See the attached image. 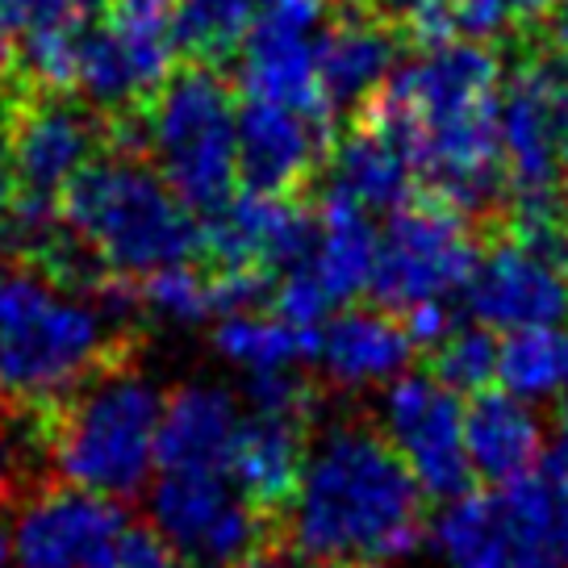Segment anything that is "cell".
<instances>
[{
    "label": "cell",
    "instance_id": "1",
    "mask_svg": "<svg viewBox=\"0 0 568 568\" xmlns=\"http://www.w3.org/2000/svg\"><path fill=\"white\" fill-rule=\"evenodd\" d=\"M430 531L426 494L389 430L368 418L335 426L305 464L284 544L331 565L409 556Z\"/></svg>",
    "mask_w": 568,
    "mask_h": 568
},
{
    "label": "cell",
    "instance_id": "2",
    "mask_svg": "<svg viewBox=\"0 0 568 568\" xmlns=\"http://www.w3.org/2000/svg\"><path fill=\"white\" fill-rule=\"evenodd\" d=\"M160 423V393L134 373V359L101 368L51 406L21 414V426L34 435L59 480L113 501L146 485Z\"/></svg>",
    "mask_w": 568,
    "mask_h": 568
},
{
    "label": "cell",
    "instance_id": "3",
    "mask_svg": "<svg viewBox=\"0 0 568 568\" xmlns=\"http://www.w3.org/2000/svg\"><path fill=\"white\" fill-rule=\"evenodd\" d=\"M122 359H134V338L109 331L101 310L0 260V406L34 414Z\"/></svg>",
    "mask_w": 568,
    "mask_h": 568
},
{
    "label": "cell",
    "instance_id": "4",
    "mask_svg": "<svg viewBox=\"0 0 568 568\" xmlns=\"http://www.w3.org/2000/svg\"><path fill=\"white\" fill-rule=\"evenodd\" d=\"M59 213L113 276H151L193 264L201 247L196 213L172 193L155 163L97 155L59 196Z\"/></svg>",
    "mask_w": 568,
    "mask_h": 568
},
{
    "label": "cell",
    "instance_id": "5",
    "mask_svg": "<svg viewBox=\"0 0 568 568\" xmlns=\"http://www.w3.org/2000/svg\"><path fill=\"white\" fill-rule=\"evenodd\" d=\"M151 160L172 193L201 217L239 193V101L217 68L184 63L142 105Z\"/></svg>",
    "mask_w": 568,
    "mask_h": 568
},
{
    "label": "cell",
    "instance_id": "6",
    "mask_svg": "<svg viewBox=\"0 0 568 568\" xmlns=\"http://www.w3.org/2000/svg\"><path fill=\"white\" fill-rule=\"evenodd\" d=\"M485 239L460 213L409 196V205L389 213V231L381 239L373 272V305L385 314H406L423 302H444L447 293L468 288L480 264Z\"/></svg>",
    "mask_w": 568,
    "mask_h": 568
},
{
    "label": "cell",
    "instance_id": "7",
    "mask_svg": "<svg viewBox=\"0 0 568 568\" xmlns=\"http://www.w3.org/2000/svg\"><path fill=\"white\" fill-rule=\"evenodd\" d=\"M335 18V0H264L239 51V84L247 101L293 109L335 134L338 118L318 84V51Z\"/></svg>",
    "mask_w": 568,
    "mask_h": 568
},
{
    "label": "cell",
    "instance_id": "8",
    "mask_svg": "<svg viewBox=\"0 0 568 568\" xmlns=\"http://www.w3.org/2000/svg\"><path fill=\"white\" fill-rule=\"evenodd\" d=\"M151 518L193 568H239L255 551L284 548L222 473H163L151 489Z\"/></svg>",
    "mask_w": 568,
    "mask_h": 568
},
{
    "label": "cell",
    "instance_id": "9",
    "mask_svg": "<svg viewBox=\"0 0 568 568\" xmlns=\"http://www.w3.org/2000/svg\"><path fill=\"white\" fill-rule=\"evenodd\" d=\"M109 151L105 113L84 105L75 92L21 89L9 130L13 196L59 205V196L97 155Z\"/></svg>",
    "mask_w": 568,
    "mask_h": 568
},
{
    "label": "cell",
    "instance_id": "10",
    "mask_svg": "<svg viewBox=\"0 0 568 568\" xmlns=\"http://www.w3.org/2000/svg\"><path fill=\"white\" fill-rule=\"evenodd\" d=\"M125 531L122 501L47 480L18 501L13 568H118Z\"/></svg>",
    "mask_w": 568,
    "mask_h": 568
},
{
    "label": "cell",
    "instance_id": "11",
    "mask_svg": "<svg viewBox=\"0 0 568 568\" xmlns=\"http://www.w3.org/2000/svg\"><path fill=\"white\" fill-rule=\"evenodd\" d=\"M389 439L406 456L423 494L460 501L477 494V468L464 447V406L430 373L402 376L389 389Z\"/></svg>",
    "mask_w": 568,
    "mask_h": 568
},
{
    "label": "cell",
    "instance_id": "12",
    "mask_svg": "<svg viewBox=\"0 0 568 568\" xmlns=\"http://www.w3.org/2000/svg\"><path fill=\"white\" fill-rule=\"evenodd\" d=\"M501 160L510 201L551 196L560 189V63L527 54L501 84Z\"/></svg>",
    "mask_w": 568,
    "mask_h": 568
},
{
    "label": "cell",
    "instance_id": "13",
    "mask_svg": "<svg viewBox=\"0 0 568 568\" xmlns=\"http://www.w3.org/2000/svg\"><path fill=\"white\" fill-rule=\"evenodd\" d=\"M335 134L293 109L247 101L239 105V189L272 201H314Z\"/></svg>",
    "mask_w": 568,
    "mask_h": 568
},
{
    "label": "cell",
    "instance_id": "14",
    "mask_svg": "<svg viewBox=\"0 0 568 568\" xmlns=\"http://www.w3.org/2000/svg\"><path fill=\"white\" fill-rule=\"evenodd\" d=\"M172 26H142L109 13L101 26L84 30L75 54V92L97 113H122L146 105L163 80L176 71Z\"/></svg>",
    "mask_w": 568,
    "mask_h": 568
},
{
    "label": "cell",
    "instance_id": "15",
    "mask_svg": "<svg viewBox=\"0 0 568 568\" xmlns=\"http://www.w3.org/2000/svg\"><path fill=\"white\" fill-rule=\"evenodd\" d=\"M310 426H314V414L251 409L234 439L231 477L239 485V497L281 535V544L302 489L305 464H310Z\"/></svg>",
    "mask_w": 568,
    "mask_h": 568
},
{
    "label": "cell",
    "instance_id": "16",
    "mask_svg": "<svg viewBox=\"0 0 568 568\" xmlns=\"http://www.w3.org/2000/svg\"><path fill=\"white\" fill-rule=\"evenodd\" d=\"M473 318L497 331H535L568 314V281L531 260L506 239H494L480 251V264L464 288Z\"/></svg>",
    "mask_w": 568,
    "mask_h": 568
},
{
    "label": "cell",
    "instance_id": "17",
    "mask_svg": "<svg viewBox=\"0 0 568 568\" xmlns=\"http://www.w3.org/2000/svg\"><path fill=\"white\" fill-rule=\"evenodd\" d=\"M402 30L381 9L352 4L326 30L318 51V84L331 113H359L385 89L402 59Z\"/></svg>",
    "mask_w": 568,
    "mask_h": 568
},
{
    "label": "cell",
    "instance_id": "18",
    "mask_svg": "<svg viewBox=\"0 0 568 568\" xmlns=\"http://www.w3.org/2000/svg\"><path fill=\"white\" fill-rule=\"evenodd\" d=\"M243 414L231 393L210 385H184L163 402L155 464L160 473H222L231 477L234 439Z\"/></svg>",
    "mask_w": 568,
    "mask_h": 568
},
{
    "label": "cell",
    "instance_id": "19",
    "mask_svg": "<svg viewBox=\"0 0 568 568\" xmlns=\"http://www.w3.org/2000/svg\"><path fill=\"white\" fill-rule=\"evenodd\" d=\"M510 568H568V480L539 464L497 497Z\"/></svg>",
    "mask_w": 568,
    "mask_h": 568
},
{
    "label": "cell",
    "instance_id": "20",
    "mask_svg": "<svg viewBox=\"0 0 568 568\" xmlns=\"http://www.w3.org/2000/svg\"><path fill=\"white\" fill-rule=\"evenodd\" d=\"M464 447L477 477L489 485H515L539 468L544 435L535 414L515 393L506 389H480L464 406Z\"/></svg>",
    "mask_w": 568,
    "mask_h": 568
},
{
    "label": "cell",
    "instance_id": "21",
    "mask_svg": "<svg viewBox=\"0 0 568 568\" xmlns=\"http://www.w3.org/2000/svg\"><path fill=\"white\" fill-rule=\"evenodd\" d=\"M326 168H331L326 189L343 193L359 210L397 213L414 196V172H409L406 151L364 118H352V125L338 134Z\"/></svg>",
    "mask_w": 568,
    "mask_h": 568
},
{
    "label": "cell",
    "instance_id": "22",
    "mask_svg": "<svg viewBox=\"0 0 568 568\" xmlns=\"http://www.w3.org/2000/svg\"><path fill=\"white\" fill-rule=\"evenodd\" d=\"M318 355L331 381H338V385H373V381H385V376L406 368L414 343H409L397 314H385L376 305H359V310H347L322 326Z\"/></svg>",
    "mask_w": 568,
    "mask_h": 568
},
{
    "label": "cell",
    "instance_id": "23",
    "mask_svg": "<svg viewBox=\"0 0 568 568\" xmlns=\"http://www.w3.org/2000/svg\"><path fill=\"white\" fill-rule=\"evenodd\" d=\"M314 205H318V247L305 264L314 267L331 302H352L373 284L381 239L373 234L364 210L335 189H322Z\"/></svg>",
    "mask_w": 568,
    "mask_h": 568
},
{
    "label": "cell",
    "instance_id": "24",
    "mask_svg": "<svg viewBox=\"0 0 568 568\" xmlns=\"http://www.w3.org/2000/svg\"><path fill=\"white\" fill-rule=\"evenodd\" d=\"M264 0H176V51L189 54V63L217 68L243 51L255 13Z\"/></svg>",
    "mask_w": 568,
    "mask_h": 568
},
{
    "label": "cell",
    "instance_id": "25",
    "mask_svg": "<svg viewBox=\"0 0 568 568\" xmlns=\"http://www.w3.org/2000/svg\"><path fill=\"white\" fill-rule=\"evenodd\" d=\"M435 539L456 568H510L497 497L473 494L452 501L435 523Z\"/></svg>",
    "mask_w": 568,
    "mask_h": 568
},
{
    "label": "cell",
    "instance_id": "26",
    "mask_svg": "<svg viewBox=\"0 0 568 568\" xmlns=\"http://www.w3.org/2000/svg\"><path fill=\"white\" fill-rule=\"evenodd\" d=\"M322 331H293L281 318H264V314H239V318H222L213 331L217 352L231 355L234 364H247L255 373H281L293 359L318 355Z\"/></svg>",
    "mask_w": 568,
    "mask_h": 568
},
{
    "label": "cell",
    "instance_id": "27",
    "mask_svg": "<svg viewBox=\"0 0 568 568\" xmlns=\"http://www.w3.org/2000/svg\"><path fill=\"white\" fill-rule=\"evenodd\" d=\"M497 376H501L506 393H523V397L568 389V331L535 326V331L506 335Z\"/></svg>",
    "mask_w": 568,
    "mask_h": 568
},
{
    "label": "cell",
    "instance_id": "28",
    "mask_svg": "<svg viewBox=\"0 0 568 568\" xmlns=\"http://www.w3.org/2000/svg\"><path fill=\"white\" fill-rule=\"evenodd\" d=\"M497 359H501V343H497L489 331H456L447 338L444 347L426 355L430 364V376L452 393H480V389H494V376H497Z\"/></svg>",
    "mask_w": 568,
    "mask_h": 568
},
{
    "label": "cell",
    "instance_id": "29",
    "mask_svg": "<svg viewBox=\"0 0 568 568\" xmlns=\"http://www.w3.org/2000/svg\"><path fill=\"white\" fill-rule=\"evenodd\" d=\"M142 305L160 310L168 318L180 322H201L210 318V276L205 267L193 264H176V267H163V272H151L139 281Z\"/></svg>",
    "mask_w": 568,
    "mask_h": 568
},
{
    "label": "cell",
    "instance_id": "30",
    "mask_svg": "<svg viewBox=\"0 0 568 568\" xmlns=\"http://www.w3.org/2000/svg\"><path fill=\"white\" fill-rule=\"evenodd\" d=\"M560 0H452L456 38L460 42H485L515 26H535L556 9Z\"/></svg>",
    "mask_w": 568,
    "mask_h": 568
},
{
    "label": "cell",
    "instance_id": "31",
    "mask_svg": "<svg viewBox=\"0 0 568 568\" xmlns=\"http://www.w3.org/2000/svg\"><path fill=\"white\" fill-rule=\"evenodd\" d=\"M331 293L322 288V281L314 276V267L302 264L293 272H284L281 284H276V297H272V314L281 322H288L293 331H322L326 326V314H331Z\"/></svg>",
    "mask_w": 568,
    "mask_h": 568
},
{
    "label": "cell",
    "instance_id": "32",
    "mask_svg": "<svg viewBox=\"0 0 568 568\" xmlns=\"http://www.w3.org/2000/svg\"><path fill=\"white\" fill-rule=\"evenodd\" d=\"M118 568H193L180 551H172L160 539V531L151 527H134L122 539V556H118Z\"/></svg>",
    "mask_w": 568,
    "mask_h": 568
},
{
    "label": "cell",
    "instance_id": "33",
    "mask_svg": "<svg viewBox=\"0 0 568 568\" xmlns=\"http://www.w3.org/2000/svg\"><path fill=\"white\" fill-rule=\"evenodd\" d=\"M21 80L13 75H0V217L9 210V196H13V168H9V130H13V109L21 97Z\"/></svg>",
    "mask_w": 568,
    "mask_h": 568
},
{
    "label": "cell",
    "instance_id": "34",
    "mask_svg": "<svg viewBox=\"0 0 568 568\" xmlns=\"http://www.w3.org/2000/svg\"><path fill=\"white\" fill-rule=\"evenodd\" d=\"M113 18L142 21V26H172L176 21V0H113Z\"/></svg>",
    "mask_w": 568,
    "mask_h": 568
},
{
    "label": "cell",
    "instance_id": "35",
    "mask_svg": "<svg viewBox=\"0 0 568 568\" xmlns=\"http://www.w3.org/2000/svg\"><path fill=\"white\" fill-rule=\"evenodd\" d=\"M18 480H4L0 485V568L13 565V515H18V501H21Z\"/></svg>",
    "mask_w": 568,
    "mask_h": 568
},
{
    "label": "cell",
    "instance_id": "36",
    "mask_svg": "<svg viewBox=\"0 0 568 568\" xmlns=\"http://www.w3.org/2000/svg\"><path fill=\"white\" fill-rule=\"evenodd\" d=\"M539 38H544V51L568 63V0H560L548 18L539 21Z\"/></svg>",
    "mask_w": 568,
    "mask_h": 568
},
{
    "label": "cell",
    "instance_id": "37",
    "mask_svg": "<svg viewBox=\"0 0 568 568\" xmlns=\"http://www.w3.org/2000/svg\"><path fill=\"white\" fill-rule=\"evenodd\" d=\"M556 63H560V189L568 196V63L565 59Z\"/></svg>",
    "mask_w": 568,
    "mask_h": 568
},
{
    "label": "cell",
    "instance_id": "38",
    "mask_svg": "<svg viewBox=\"0 0 568 568\" xmlns=\"http://www.w3.org/2000/svg\"><path fill=\"white\" fill-rule=\"evenodd\" d=\"M239 568H284V556H281V548H264V551H255V556H247Z\"/></svg>",
    "mask_w": 568,
    "mask_h": 568
},
{
    "label": "cell",
    "instance_id": "39",
    "mask_svg": "<svg viewBox=\"0 0 568 568\" xmlns=\"http://www.w3.org/2000/svg\"><path fill=\"white\" fill-rule=\"evenodd\" d=\"M18 423V414H13V409H4L0 406V439H4V430H9V426ZM4 480H13L9 477V473H4V468H0V485H4Z\"/></svg>",
    "mask_w": 568,
    "mask_h": 568
},
{
    "label": "cell",
    "instance_id": "40",
    "mask_svg": "<svg viewBox=\"0 0 568 568\" xmlns=\"http://www.w3.org/2000/svg\"><path fill=\"white\" fill-rule=\"evenodd\" d=\"M284 568H352V565H331V560H310V565H284Z\"/></svg>",
    "mask_w": 568,
    "mask_h": 568
},
{
    "label": "cell",
    "instance_id": "41",
    "mask_svg": "<svg viewBox=\"0 0 568 568\" xmlns=\"http://www.w3.org/2000/svg\"><path fill=\"white\" fill-rule=\"evenodd\" d=\"M101 4H113V0H80V9H84V13H92V9H101Z\"/></svg>",
    "mask_w": 568,
    "mask_h": 568
},
{
    "label": "cell",
    "instance_id": "42",
    "mask_svg": "<svg viewBox=\"0 0 568 568\" xmlns=\"http://www.w3.org/2000/svg\"><path fill=\"white\" fill-rule=\"evenodd\" d=\"M368 568H385V565H368Z\"/></svg>",
    "mask_w": 568,
    "mask_h": 568
}]
</instances>
